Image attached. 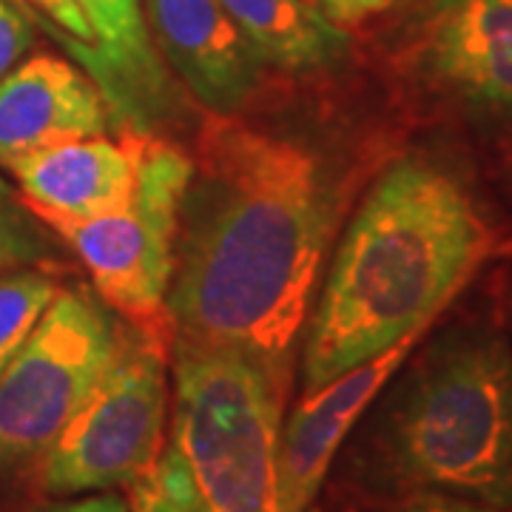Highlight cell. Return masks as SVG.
Returning a JSON list of instances; mask_svg holds the SVG:
<instances>
[{"label": "cell", "instance_id": "9", "mask_svg": "<svg viewBox=\"0 0 512 512\" xmlns=\"http://www.w3.org/2000/svg\"><path fill=\"white\" fill-rule=\"evenodd\" d=\"M433 325L402 336L373 359L302 393L279 433V512H311L342 444Z\"/></svg>", "mask_w": 512, "mask_h": 512}, {"label": "cell", "instance_id": "23", "mask_svg": "<svg viewBox=\"0 0 512 512\" xmlns=\"http://www.w3.org/2000/svg\"><path fill=\"white\" fill-rule=\"evenodd\" d=\"M504 174H507V185H510V194H512V140L504 148Z\"/></svg>", "mask_w": 512, "mask_h": 512}, {"label": "cell", "instance_id": "22", "mask_svg": "<svg viewBox=\"0 0 512 512\" xmlns=\"http://www.w3.org/2000/svg\"><path fill=\"white\" fill-rule=\"evenodd\" d=\"M37 512H128V501L106 490V493L72 495L69 501H57L49 507H40Z\"/></svg>", "mask_w": 512, "mask_h": 512}, {"label": "cell", "instance_id": "1", "mask_svg": "<svg viewBox=\"0 0 512 512\" xmlns=\"http://www.w3.org/2000/svg\"><path fill=\"white\" fill-rule=\"evenodd\" d=\"M165 319L177 342L231 350L288 393L336 225L311 146L217 114L191 160Z\"/></svg>", "mask_w": 512, "mask_h": 512}, {"label": "cell", "instance_id": "2", "mask_svg": "<svg viewBox=\"0 0 512 512\" xmlns=\"http://www.w3.org/2000/svg\"><path fill=\"white\" fill-rule=\"evenodd\" d=\"M493 242V225L456 165L421 151L387 165L339 239L308 319L302 393L436 325Z\"/></svg>", "mask_w": 512, "mask_h": 512}, {"label": "cell", "instance_id": "17", "mask_svg": "<svg viewBox=\"0 0 512 512\" xmlns=\"http://www.w3.org/2000/svg\"><path fill=\"white\" fill-rule=\"evenodd\" d=\"M128 512H205L183 456L168 444L154 467L126 487Z\"/></svg>", "mask_w": 512, "mask_h": 512}, {"label": "cell", "instance_id": "5", "mask_svg": "<svg viewBox=\"0 0 512 512\" xmlns=\"http://www.w3.org/2000/svg\"><path fill=\"white\" fill-rule=\"evenodd\" d=\"M165 416V339L151 328L128 330L114 362L40 456V487L63 498L128 487L163 453Z\"/></svg>", "mask_w": 512, "mask_h": 512}, {"label": "cell", "instance_id": "7", "mask_svg": "<svg viewBox=\"0 0 512 512\" xmlns=\"http://www.w3.org/2000/svg\"><path fill=\"white\" fill-rule=\"evenodd\" d=\"M191 171L185 151L148 134L126 208L92 220H40L72 245L97 296L134 328L165 319Z\"/></svg>", "mask_w": 512, "mask_h": 512}, {"label": "cell", "instance_id": "18", "mask_svg": "<svg viewBox=\"0 0 512 512\" xmlns=\"http://www.w3.org/2000/svg\"><path fill=\"white\" fill-rule=\"evenodd\" d=\"M43 254L46 239L37 228L35 214L0 177V274L29 268Z\"/></svg>", "mask_w": 512, "mask_h": 512}, {"label": "cell", "instance_id": "15", "mask_svg": "<svg viewBox=\"0 0 512 512\" xmlns=\"http://www.w3.org/2000/svg\"><path fill=\"white\" fill-rule=\"evenodd\" d=\"M9 3L18 6L23 18L32 26H40L55 37L57 46L72 57V63H77L100 86V92L106 94L111 114H114V126L123 131H137L123 86L103 55L80 3L77 0H9Z\"/></svg>", "mask_w": 512, "mask_h": 512}, {"label": "cell", "instance_id": "11", "mask_svg": "<svg viewBox=\"0 0 512 512\" xmlns=\"http://www.w3.org/2000/svg\"><path fill=\"white\" fill-rule=\"evenodd\" d=\"M148 134L123 140L86 137L18 157L3 168L15 177L35 220H92L126 208Z\"/></svg>", "mask_w": 512, "mask_h": 512}, {"label": "cell", "instance_id": "4", "mask_svg": "<svg viewBox=\"0 0 512 512\" xmlns=\"http://www.w3.org/2000/svg\"><path fill=\"white\" fill-rule=\"evenodd\" d=\"M282 404L285 393L251 359L174 339L168 444L205 512H279Z\"/></svg>", "mask_w": 512, "mask_h": 512}, {"label": "cell", "instance_id": "21", "mask_svg": "<svg viewBox=\"0 0 512 512\" xmlns=\"http://www.w3.org/2000/svg\"><path fill=\"white\" fill-rule=\"evenodd\" d=\"M393 3H399V0H316V9L328 20H333L336 26L345 29V26L379 15Z\"/></svg>", "mask_w": 512, "mask_h": 512}, {"label": "cell", "instance_id": "6", "mask_svg": "<svg viewBox=\"0 0 512 512\" xmlns=\"http://www.w3.org/2000/svg\"><path fill=\"white\" fill-rule=\"evenodd\" d=\"M128 328L89 288H57L0 373V467L40 458L123 348Z\"/></svg>", "mask_w": 512, "mask_h": 512}, {"label": "cell", "instance_id": "12", "mask_svg": "<svg viewBox=\"0 0 512 512\" xmlns=\"http://www.w3.org/2000/svg\"><path fill=\"white\" fill-rule=\"evenodd\" d=\"M106 94L72 60L35 55L0 77V165L43 148L109 134Z\"/></svg>", "mask_w": 512, "mask_h": 512}, {"label": "cell", "instance_id": "13", "mask_svg": "<svg viewBox=\"0 0 512 512\" xmlns=\"http://www.w3.org/2000/svg\"><path fill=\"white\" fill-rule=\"evenodd\" d=\"M126 94L134 128L151 134L171 106L174 86L146 23L143 0H77Z\"/></svg>", "mask_w": 512, "mask_h": 512}, {"label": "cell", "instance_id": "3", "mask_svg": "<svg viewBox=\"0 0 512 512\" xmlns=\"http://www.w3.org/2000/svg\"><path fill=\"white\" fill-rule=\"evenodd\" d=\"M365 413L356 473L399 498L444 493L512 512V339L495 325L441 333Z\"/></svg>", "mask_w": 512, "mask_h": 512}, {"label": "cell", "instance_id": "16", "mask_svg": "<svg viewBox=\"0 0 512 512\" xmlns=\"http://www.w3.org/2000/svg\"><path fill=\"white\" fill-rule=\"evenodd\" d=\"M57 285L40 271H9L0 274V373L35 330L40 316L55 299Z\"/></svg>", "mask_w": 512, "mask_h": 512}, {"label": "cell", "instance_id": "14", "mask_svg": "<svg viewBox=\"0 0 512 512\" xmlns=\"http://www.w3.org/2000/svg\"><path fill=\"white\" fill-rule=\"evenodd\" d=\"M265 66L313 72L348 55L350 37L308 0H220Z\"/></svg>", "mask_w": 512, "mask_h": 512}, {"label": "cell", "instance_id": "24", "mask_svg": "<svg viewBox=\"0 0 512 512\" xmlns=\"http://www.w3.org/2000/svg\"><path fill=\"white\" fill-rule=\"evenodd\" d=\"M308 3H313V6H316V0H308Z\"/></svg>", "mask_w": 512, "mask_h": 512}, {"label": "cell", "instance_id": "20", "mask_svg": "<svg viewBox=\"0 0 512 512\" xmlns=\"http://www.w3.org/2000/svg\"><path fill=\"white\" fill-rule=\"evenodd\" d=\"M379 512H510V510L487 507V504L467 501V498H456V495L410 493V495H399V498H387V504H384Z\"/></svg>", "mask_w": 512, "mask_h": 512}, {"label": "cell", "instance_id": "19", "mask_svg": "<svg viewBox=\"0 0 512 512\" xmlns=\"http://www.w3.org/2000/svg\"><path fill=\"white\" fill-rule=\"evenodd\" d=\"M35 43V26L23 18L18 6L0 0V77L9 74Z\"/></svg>", "mask_w": 512, "mask_h": 512}, {"label": "cell", "instance_id": "10", "mask_svg": "<svg viewBox=\"0 0 512 512\" xmlns=\"http://www.w3.org/2000/svg\"><path fill=\"white\" fill-rule=\"evenodd\" d=\"M157 52L214 114H234L256 92L265 63L220 0H143Z\"/></svg>", "mask_w": 512, "mask_h": 512}, {"label": "cell", "instance_id": "8", "mask_svg": "<svg viewBox=\"0 0 512 512\" xmlns=\"http://www.w3.org/2000/svg\"><path fill=\"white\" fill-rule=\"evenodd\" d=\"M407 57L458 106L512 120V0H430L410 26Z\"/></svg>", "mask_w": 512, "mask_h": 512}]
</instances>
